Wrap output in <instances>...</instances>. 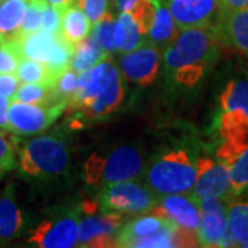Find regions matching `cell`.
<instances>
[{"label": "cell", "mask_w": 248, "mask_h": 248, "mask_svg": "<svg viewBox=\"0 0 248 248\" xmlns=\"http://www.w3.org/2000/svg\"><path fill=\"white\" fill-rule=\"evenodd\" d=\"M221 36L215 25L182 29L164 47L163 66L174 83L196 87L219 57Z\"/></svg>", "instance_id": "6da1fadb"}, {"label": "cell", "mask_w": 248, "mask_h": 248, "mask_svg": "<svg viewBox=\"0 0 248 248\" xmlns=\"http://www.w3.org/2000/svg\"><path fill=\"white\" fill-rule=\"evenodd\" d=\"M145 182L156 195H190L196 181V160L186 149H171L153 160Z\"/></svg>", "instance_id": "7a4b0ae2"}, {"label": "cell", "mask_w": 248, "mask_h": 248, "mask_svg": "<svg viewBox=\"0 0 248 248\" xmlns=\"http://www.w3.org/2000/svg\"><path fill=\"white\" fill-rule=\"evenodd\" d=\"M143 160L138 148L122 145L108 153L107 156L91 155L84 164V178L89 185L101 189L110 184L133 181L141 175Z\"/></svg>", "instance_id": "3957f363"}, {"label": "cell", "mask_w": 248, "mask_h": 248, "mask_svg": "<svg viewBox=\"0 0 248 248\" xmlns=\"http://www.w3.org/2000/svg\"><path fill=\"white\" fill-rule=\"evenodd\" d=\"M68 163L66 142L54 135H39L19 152L18 169L27 177L47 179L61 175Z\"/></svg>", "instance_id": "277c9868"}, {"label": "cell", "mask_w": 248, "mask_h": 248, "mask_svg": "<svg viewBox=\"0 0 248 248\" xmlns=\"http://www.w3.org/2000/svg\"><path fill=\"white\" fill-rule=\"evenodd\" d=\"M149 213L164 215L177 226L178 247H200L197 237L200 210L192 196L185 193L160 196Z\"/></svg>", "instance_id": "5b68a950"}, {"label": "cell", "mask_w": 248, "mask_h": 248, "mask_svg": "<svg viewBox=\"0 0 248 248\" xmlns=\"http://www.w3.org/2000/svg\"><path fill=\"white\" fill-rule=\"evenodd\" d=\"M159 196L135 181H123L105 186L98 196V207L104 213L145 214L157 204Z\"/></svg>", "instance_id": "8992f818"}, {"label": "cell", "mask_w": 248, "mask_h": 248, "mask_svg": "<svg viewBox=\"0 0 248 248\" xmlns=\"http://www.w3.org/2000/svg\"><path fill=\"white\" fill-rule=\"evenodd\" d=\"M83 217L79 222L80 247H116V237L123 226V215L117 213L97 214L98 203L84 200L81 203Z\"/></svg>", "instance_id": "52a82bcc"}, {"label": "cell", "mask_w": 248, "mask_h": 248, "mask_svg": "<svg viewBox=\"0 0 248 248\" xmlns=\"http://www.w3.org/2000/svg\"><path fill=\"white\" fill-rule=\"evenodd\" d=\"M66 109V102L54 104H25L10 101L9 133L31 137L46 131Z\"/></svg>", "instance_id": "ba28073f"}, {"label": "cell", "mask_w": 248, "mask_h": 248, "mask_svg": "<svg viewBox=\"0 0 248 248\" xmlns=\"http://www.w3.org/2000/svg\"><path fill=\"white\" fill-rule=\"evenodd\" d=\"M196 202L200 210V225L197 231L199 246L218 248L233 247L225 200L208 197L199 199Z\"/></svg>", "instance_id": "9c48e42d"}, {"label": "cell", "mask_w": 248, "mask_h": 248, "mask_svg": "<svg viewBox=\"0 0 248 248\" xmlns=\"http://www.w3.org/2000/svg\"><path fill=\"white\" fill-rule=\"evenodd\" d=\"M79 211L62 215L57 219L40 222L31 232L28 243L40 248H71L79 240Z\"/></svg>", "instance_id": "30bf717a"}, {"label": "cell", "mask_w": 248, "mask_h": 248, "mask_svg": "<svg viewBox=\"0 0 248 248\" xmlns=\"http://www.w3.org/2000/svg\"><path fill=\"white\" fill-rule=\"evenodd\" d=\"M161 55L159 47L145 43L133 51L123 53L119 71L127 81L146 89L159 78Z\"/></svg>", "instance_id": "8fae6325"}, {"label": "cell", "mask_w": 248, "mask_h": 248, "mask_svg": "<svg viewBox=\"0 0 248 248\" xmlns=\"http://www.w3.org/2000/svg\"><path fill=\"white\" fill-rule=\"evenodd\" d=\"M231 192L229 171L217 159L202 156L196 160V181L190 196L199 199H223Z\"/></svg>", "instance_id": "7c38bea8"}, {"label": "cell", "mask_w": 248, "mask_h": 248, "mask_svg": "<svg viewBox=\"0 0 248 248\" xmlns=\"http://www.w3.org/2000/svg\"><path fill=\"white\" fill-rule=\"evenodd\" d=\"M119 68L115 66L112 60L108 57L93 68L87 71L79 73V80H78V89L75 94L69 98L68 104L69 109H80L84 110L86 108L90 107V104L95 99L99 91L104 89L108 84V81L112 79V76Z\"/></svg>", "instance_id": "4fadbf2b"}, {"label": "cell", "mask_w": 248, "mask_h": 248, "mask_svg": "<svg viewBox=\"0 0 248 248\" xmlns=\"http://www.w3.org/2000/svg\"><path fill=\"white\" fill-rule=\"evenodd\" d=\"M167 6L179 31L215 25L219 19V0H167Z\"/></svg>", "instance_id": "5bb4252c"}, {"label": "cell", "mask_w": 248, "mask_h": 248, "mask_svg": "<svg viewBox=\"0 0 248 248\" xmlns=\"http://www.w3.org/2000/svg\"><path fill=\"white\" fill-rule=\"evenodd\" d=\"M215 159L229 171L232 195L244 193L248 189V142H221L215 151Z\"/></svg>", "instance_id": "9a60e30c"}, {"label": "cell", "mask_w": 248, "mask_h": 248, "mask_svg": "<svg viewBox=\"0 0 248 248\" xmlns=\"http://www.w3.org/2000/svg\"><path fill=\"white\" fill-rule=\"evenodd\" d=\"M58 35L60 33H53V32L39 29L33 33L19 37L18 40L10 43V46L16 48V51L19 54L21 58H31V60L40 61L47 65L51 58Z\"/></svg>", "instance_id": "2e32d148"}, {"label": "cell", "mask_w": 248, "mask_h": 248, "mask_svg": "<svg viewBox=\"0 0 248 248\" xmlns=\"http://www.w3.org/2000/svg\"><path fill=\"white\" fill-rule=\"evenodd\" d=\"M170 223L172 222L167 217L152 213L137 218L120 228L116 237V247H131L137 240L153 236Z\"/></svg>", "instance_id": "e0dca14e"}, {"label": "cell", "mask_w": 248, "mask_h": 248, "mask_svg": "<svg viewBox=\"0 0 248 248\" xmlns=\"http://www.w3.org/2000/svg\"><path fill=\"white\" fill-rule=\"evenodd\" d=\"M124 84L120 71H117L108 81V84L99 91L95 99L84 109L90 119H102L113 113L122 105L124 99Z\"/></svg>", "instance_id": "ac0fdd59"}, {"label": "cell", "mask_w": 248, "mask_h": 248, "mask_svg": "<svg viewBox=\"0 0 248 248\" xmlns=\"http://www.w3.org/2000/svg\"><path fill=\"white\" fill-rule=\"evenodd\" d=\"M215 27L221 40L228 42V45L248 55V7L223 17Z\"/></svg>", "instance_id": "d6986e66"}, {"label": "cell", "mask_w": 248, "mask_h": 248, "mask_svg": "<svg viewBox=\"0 0 248 248\" xmlns=\"http://www.w3.org/2000/svg\"><path fill=\"white\" fill-rule=\"evenodd\" d=\"M24 217L16 200L13 184H9L0 195V241L14 239L22 229Z\"/></svg>", "instance_id": "ffe728a7"}, {"label": "cell", "mask_w": 248, "mask_h": 248, "mask_svg": "<svg viewBox=\"0 0 248 248\" xmlns=\"http://www.w3.org/2000/svg\"><path fill=\"white\" fill-rule=\"evenodd\" d=\"M28 0H3L0 4V43L10 45L19 36Z\"/></svg>", "instance_id": "44dd1931"}, {"label": "cell", "mask_w": 248, "mask_h": 248, "mask_svg": "<svg viewBox=\"0 0 248 248\" xmlns=\"http://www.w3.org/2000/svg\"><path fill=\"white\" fill-rule=\"evenodd\" d=\"M178 32L179 29L175 25V21L170 13L167 1L156 0L155 17H153V22L148 33L149 43L156 47H166L175 39Z\"/></svg>", "instance_id": "7402d4cb"}, {"label": "cell", "mask_w": 248, "mask_h": 248, "mask_svg": "<svg viewBox=\"0 0 248 248\" xmlns=\"http://www.w3.org/2000/svg\"><path fill=\"white\" fill-rule=\"evenodd\" d=\"M221 142H248V113L243 110H221L217 119Z\"/></svg>", "instance_id": "603a6c76"}, {"label": "cell", "mask_w": 248, "mask_h": 248, "mask_svg": "<svg viewBox=\"0 0 248 248\" xmlns=\"http://www.w3.org/2000/svg\"><path fill=\"white\" fill-rule=\"evenodd\" d=\"M115 43L117 51L128 53L146 43V37L130 11H120L115 24Z\"/></svg>", "instance_id": "cb8c5ba5"}, {"label": "cell", "mask_w": 248, "mask_h": 248, "mask_svg": "<svg viewBox=\"0 0 248 248\" xmlns=\"http://www.w3.org/2000/svg\"><path fill=\"white\" fill-rule=\"evenodd\" d=\"M91 25L93 24L90 22L87 16L78 4H72L62 10L60 33L71 45L76 46L84 40L91 33Z\"/></svg>", "instance_id": "d4e9b609"}, {"label": "cell", "mask_w": 248, "mask_h": 248, "mask_svg": "<svg viewBox=\"0 0 248 248\" xmlns=\"http://www.w3.org/2000/svg\"><path fill=\"white\" fill-rule=\"evenodd\" d=\"M233 247L248 248V202L233 200L226 205Z\"/></svg>", "instance_id": "484cf974"}, {"label": "cell", "mask_w": 248, "mask_h": 248, "mask_svg": "<svg viewBox=\"0 0 248 248\" xmlns=\"http://www.w3.org/2000/svg\"><path fill=\"white\" fill-rule=\"evenodd\" d=\"M108 57L109 54L99 46L93 33H90L84 40H81L80 43L75 46L71 60V68L78 73H81L93 68L98 62H101Z\"/></svg>", "instance_id": "4316f807"}, {"label": "cell", "mask_w": 248, "mask_h": 248, "mask_svg": "<svg viewBox=\"0 0 248 248\" xmlns=\"http://www.w3.org/2000/svg\"><path fill=\"white\" fill-rule=\"evenodd\" d=\"M221 110H243L248 113V79H232L219 94Z\"/></svg>", "instance_id": "83f0119b"}, {"label": "cell", "mask_w": 248, "mask_h": 248, "mask_svg": "<svg viewBox=\"0 0 248 248\" xmlns=\"http://www.w3.org/2000/svg\"><path fill=\"white\" fill-rule=\"evenodd\" d=\"M10 101L25 104H54L60 102L55 87L45 83H21Z\"/></svg>", "instance_id": "f1b7e54d"}, {"label": "cell", "mask_w": 248, "mask_h": 248, "mask_svg": "<svg viewBox=\"0 0 248 248\" xmlns=\"http://www.w3.org/2000/svg\"><path fill=\"white\" fill-rule=\"evenodd\" d=\"M16 75L21 83H45L55 87L57 78L48 66L40 61L31 58H21L18 62Z\"/></svg>", "instance_id": "f546056e"}, {"label": "cell", "mask_w": 248, "mask_h": 248, "mask_svg": "<svg viewBox=\"0 0 248 248\" xmlns=\"http://www.w3.org/2000/svg\"><path fill=\"white\" fill-rule=\"evenodd\" d=\"M115 24L116 18L112 13L107 11L102 17L98 19L95 24H93V36L97 39L99 46L107 51L109 55L117 50L115 43Z\"/></svg>", "instance_id": "4dcf8cb0"}, {"label": "cell", "mask_w": 248, "mask_h": 248, "mask_svg": "<svg viewBox=\"0 0 248 248\" xmlns=\"http://www.w3.org/2000/svg\"><path fill=\"white\" fill-rule=\"evenodd\" d=\"M47 4H48L47 0H28L25 16H24V19L19 27L18 39L22 36L29 35V33H33L42 28V16H43V10Z\"/></svg>", "instance_id": "1f68e13d"}, {"label": "cell", "mask_w": 248, "mask_h": 248, "mask_svg": "<svg viewBox=\"0 0 248 248\" xmlns=\"http://www.w3.org/2000/svg\"><path fill=\"white\" fill-rule=\"evenodd\" d=\"M78 80H79V73L72 69L71 66L62 72L55 83V93L60 101H65L68 104L69 98L78 89Z\"/></svg>", "instance_id": "d6a6232c"}, {"label": "cell", "mask_w": 248, "mask_h": 248, "mask_svg": "<svg viewBox=\"0 0 248 248\" xmlns=\"http://www.w3.org/2000/svg\"><path fill=\"white\" fill-rule=\"evenodd\" d=\"M19 60L21 57L13 46L0 43V73H16Z\"/></svg>", "instance_id": "836d02e7"}, {"label": "cell", "mask_w": 248, "mask_h": 248, "mask_svg": "<svg viewBox=\"0 0 248 248\" xmlns=\"http://www.w3.org/2000/svg\"><path fill=\"white\" fill-rule=\"evenodd\" d=\"M61 18L62 10L51 6L50 3L47 4L43 10V16H42V28L43 31L47 32H53V33H60L61 29Z\"/></svg>", "instance_id": "e575fe53"}, {"label": "cell", "mask_w": 248, "mask_h": 248, "mask_svg": "<svg viewBox=\"0 0 248 248\" xmlns=\"http://www.w3.org/2000/svg\"><path fill=\"white\" fill-rule=\"evenodd\" d=\"M78 6L84 11L91 24H95L108 11V0H78Z\"/></svg>", "instance_id": "d590c367"}, {"label": "cell", "mask_w": 248, "mask_h": 248, "mask_svg": "<svg viewBox=\"0 0 248 248\" xmlns=\"http://www.w3.org/2000/svg\"><path fill=\"white\" fill-rule=\"evenodd\" d=\"M16 167V153L13 142H10L6 134L0 131V171H9Z\"/></svg>", "instance_id": "8d00e7d4"}, {"label": "cell", "mask_w": 248, "mask_h": 248, "mask_svg": "<svg viewBox=\"0 0 248 248\" xmlns=\"http://www.w3.org/2000/svg\"><path fill=\"white\" fill-rule=\"evenodd\" d=\"M21 81L16 73H0V94L7 98H13Z\"/></svg>", "instance_id": "74e56055"}, {"label": "cell", "mask_w": 248, "mask_h": 248, "mask_svg": "<svg viewBox=\"0 0 248 248\" xmlns=\"http://www.w3.org/2000/svg\"><path fill=\"white\" fill-rule=\"evenodd\" d=\"M246 7H248V0H219V19Z\"/></svg>", "instance_id": "f35d334b"}, {"label": "cell", "mask_w": 248, "mask_h": 248, "mask_svg": "<svg viewBox=\"0 0 248 248\" xmlns=\"http://www.w3.org/2000/svg\"><path fill=\"white\" fill-rule=\"evenodd\" d=\"M9 105L10 98L0 94V130L9 131Z\"/></svg>", "instance_id": "ab89813d"}, {"label": "cell", "mask_w": 248, "mask_h": 248, "mask_svg": "<svg viewBox=\"0 0 248 248\" xmlns=\"http://www.w3.org/2000/svg\"><path fill=\"white\" fill-rule=\"evenodd\" d=\"M51 6H55V7H58V9H66V7H69L72 4H78V0H47Z\"/></svg>", "instance_id": "60d3db41"}, {"label": "cell", "mask_w": 248, "mask_h": 248, "mask_svg": "<svg viewBox=\"0 0 248 248\" xmlns=\"http://www.w3.org/2000/svg\"><path fill=\"white\" fill-rule=\"evenodd\" d=\"M115 1L119 11H128L138 0H115Z\"/></svg>", "instance_id": "b9f144b4"}, {"label": "cell", "mask_w": 248, "mask_h": 248, "mask_svg": "<svg viewBox=\"0 0 248 248\" xmlns=\"http://www.w3.org/2000/svg\"><path fill=\"white\" fill-rule=\"evenodd\" d=\"M0 174H1V171H0Z\"/></svg>", "instance_id": "7bdbcfd3"}, {"label": "cell", "mask_w": 248, "mask_h": 248, "mask_svg": "<svg viewBox=\"0 0 248 248\" xmlns=\"http://www.w3.org/2000/svg\"><path fill=\"white\" fill-rule=\"evenodd\" d=\"M113 1H115V0H113Z\"/></svg>", "instance_id": "ee69618b"}]
</instances>
